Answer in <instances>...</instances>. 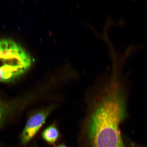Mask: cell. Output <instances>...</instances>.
Here are the masks:
<instances>
[{"label":"cell","mask_w":147,"mask_h":147,"mask_svg":"<svg viewBox=\"0 0 147 147\" xmlns=\"http://www.w3.org/2000/svg\"><path fill=\"white\" fill-rule=\"evenodd\" d=\"M112 86L92 114L88 124L92 147H124L119 129L124 106L120 91Z\"/></svg>","instance_id":"6da1fadb"},{"label":"cell","mask_w":147,"mask_h":147,"mask_svg":"<svg viewBox=\"0 0 147 147\" xmlns=\"http://www.w3.org/2000/svg\"><path fill=\"white\" fill-rule=\"evenodd\" d=\"M32 63L30 55L19 44L7 38L0 39V82L18 78Z\"/></svg>","instance_id":"7a4b0ae2"},{"label":"cell","mask_w":147,"mask_h":147,"mask_svg":"<svg viewBox=\"0 0 147 147\" xmlns=\"http://www.w3.org/2000/svg\"><path fill=\"white\" fill-rule=\"evenodd\" d=\"M53 108L52 107L42 110L28 119L21 136L23 144H26L34 137L45 123L46 119Z\"/></svg>","instance_id":"3957f363"},{"label":"cell","mask_w":147,"mask_h":147,"mask_svg":"<svg viewBox=\"0 0 147 147\" xmlns=\"http://www.w3.org/2000/svg\"><path fill=\"white\" fill-rule=\"evenodd\" d=\"M42 136L44 140L50 144H54L58 141L60 133L56 124L53 123L44 130Z\"/></svg>","instance_id":"277c9868"},{"label":"cell","mask_w":147,"mask_h":147,"mask_svg":"<svg viewBox=\"0 0 147 147\" xmlns=\"http://www.w3.org/2000/svg\"><path fill=\"white\" fill-rule=\"evenodd\" d=\"M5 111L3 105L0 102V125H1L4 118Z\"/></svg>","instance_id":"5b68a950"},{"label":"cell","mask_w":147,"mask_h":147,"mask_svg":"<svg viewBox=\"0 0 147 147\" xmlns=\"http://www.w3.org/2000/svg\"><path fill=\"white\" fill-rule=\"evenodd\" d=\"M56 147H67L66 146H65V145L62 144V145H59V146H57Z\"/></svg>","instance_id":"8992f818"},{"label":"cell","mask_w":147,"mask_h":147,"mask_svg":"<svg viewBox=\"0 0 147 147\" xmlns=\"http://www.w3.org/2000/svg\"><path fill=\"white\" fill-rule=\"evenodd\" d=\"M134 147H138V146H135Z\"/></svg>","instance_id":"52a82bcc"}]
</instances>
